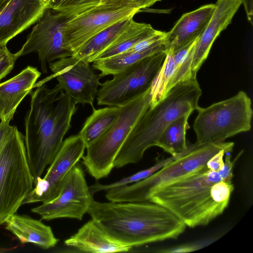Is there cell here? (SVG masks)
Segmentation results:
<instances>
[{"mask_svg":"<svg viewBox=\"0 0 253 253\" xmlns=\"http://www.w3.org/2000/svg\"><path fill=\"white\" fill-rule=\"evenodd\" d=\"M242 152L231 159L226 153L224 166L216 172L206 165L200 170L154 191L149 200L163 206L186 226L208 224L222 213L234 190L233 169Z\"/></svg>","mask_w":253,"mask_h":253,"instance_id":"obj_1","label":"cell"},{"mask_svg":"<svg viewBox=\"0 0 253 253\" xmlns=\"http://www.w3.org/2000/svg\"><path fill=\"white\" fill-rule=\"evenodd\" d=\"M31 91L25 117L24 136L28 164L34 177H41L60 149L71 127L76 104L58 84L50 89L41 84Z\"/></svg>","mask_w":253,"mask_h":253,"instance_id":"obj_2","label":"cell"},{"mask_svg":"<svg viewBox=\"0 0 253 253\" xmlns=\"http://www.w3.org/2000/svg\"><path fill=\"white\" fill-rule=\"evenodd\" d=\"M87 213L113 238L130 247L176 239L186 225L156 203L93 201Z\"/></svg>","mask_w":253,"mask_h":253,"instance_id":"obj_3","label":"cell"},{"mask_svg":"<svg viewBox=\"0 0 253 253\" xmlns=\"http://www.w3.org/2000/svg\"><path fill=\"white\" fill-rule=\"evenodd\" d=\"M202 94L196 79L181 82L173 87L166 97L150 106L135 124L114 161V168L135 164L145 151L157 146L163 131L178 118L196 110Z\"/></svg>","mask_w":253,"mask_h":253,"instance_id":"obj_4","label":"cell"},{"mask_svg":"<svg viewBox=\"0 0 253 253\" xmlns=\"http://www.w3.org/2000/svg\"><path fill=\"white\" fill-rule=\"evenodd\" d=\"M234 145L233 142L224 141L189 145L182 155L151 176L134 183L110 189L106 191L105 197L114 202L147 201L158 188L200 170L221 150L231 153Z\"/></svg>","mask_w":253,"mask_h":253,"instance_id":"obj_5","label":"cell"},{"mask_svg":"<svg viewBox=\"0 0 253 253\" xmlns=\"http://www.w3.org/2000/svg\"><path fill=\"white\" fill-rule=\"evenodd\" d=\"M34 186L24 136L13 126L0 150V224L16 213Z\"/></svg>","mask_w":253,"mask_h":253,"instance_id":"obj_6","label":"cell"},{"mask_svg":"<svg viewBox=\"0 0 253 253\" xmlns=\"http://www.w3.org/2000/svg\"><path fill=\"white\" fill-rule=\"evenodd\" d=\"M151 87L129 102L119 107L115 122L101 137L86 147L83 164L95 179L107 177L115 160L132 128L150 106Z\"/></svg>","mask_w":253,"mask_h":253,"instance_id":"obj_7","label":"cell"},{"mask_svg":"<svg viewBox=\"0 0 253 253\" xmlns=\"http://www.w3.org/2000/svg\"><path fill=\"white\" fill-rule=\"evenodd\" d=\"M196 110L193 128L199 144L223 142L251 129V100L243 91L206 108L198 106Z\"/></svg>","mask_w":253,"mask_h":253,"instance_id":"obj_8","label":"cell"},{"mask_svg":"<svg viewBox=\"0 0 253 253\" xmlns=\"http://www.w3.org/2000/svg\"><path fill=\"white\" fill-rule=\"evenodd\" d=\"M166 56L163 51L144 58L101 84L98 105L120 107L140 95L151 86Z\"/></svg>","mask_w":253,"mask_h":253,"instance_id":"obj_9","label":"cell"},{"mask_svg":"<svg viewBox=\"0 0 253 253\" xmlns=\"http://www.w3.org/2000/svg\"><path fill=\"white\" fill-rule=\"evenodd\" d=\"M70 17L63 12L46 8L22 48L15 53L17 57L37 53L41 70L46 74L47 63L74 55L64 37V27Z\"/></svg>","mask_w":253,"mask_h":253,"instance_id":"obj_10","label":"cell"},{"mask_svg":"<svg viewBox=\"0 0 253 253\" xmlns=\"http://www.w3.org/2000/svg\"><path fill=\"white\" fill-rule=\"evenodd\" d=\"M92 196L83 169L77 164L65 177L57 197L31 211L44 220L68 218L81 220L94 201Z\"/></svg>","mask_w":253,"mask_h":253,"instance_id":"obj_11","label":"cell"},{"mask_svg":"<svg viewBox=\"0 0 253 253\" xmlns=\"http://www.w3.org/2000/svg\"><path fill=\"white\" fill-rule=\"evenodd\" d=\"M85 148V144L79 134L64 140L45 175L43 178H36L33 190L26 196L23 205L37 202L45 203L56 198L65 177L82 158Z\"/></svg>","mask_w":253,"mask_h":253,"instance_id":"obj_12","label":"cell"},{"mask_svg":"<svg viewBox=\"0 0 253 253\" xmlns=\"http://www.w3.org/2000/svg\"><path fill=\"white\" fill-rule=\"evenodd\" d=\"M139 12L137 9L128 7L88 9L68 20L64 29L65 42L74 55L99 33L117 22L133 17Z\"/></svg>","mask_w":253,"mask_h":253,"instance_id":"obj_13","label":"cell"},{"mask_svg":"<svg viewBox=\"0 0 253 253\" xmlns=\"http://www.w3.org/2000/svg\"><path fill=\"white\" fill-rule=\"evenodd\" d=\"M49 67L58 84L73 100L93 107L101 78L95 74L89 64L73 55L50 62Z\"/></svg>","mask_w":253,"mask_h":253,"instance_id":"obj_14","label":"cell"},{"mask_svg":"<svg viewBox=\"0 0 253 253\" xmlns=\"http://www.w3.org/2000/svg\"><path fill=\"white\" fill-rule=\"evenodd\" d=\"M44 0H0V48L42 16Z\"/></svg>","mask_w":253,"mask_h":253,"instance_id":"obj_15","label":"cell"},{"mask_svg":"<svg viewBox=\"0 0 253 253\" xmlns=\"http://www.w3.org/2000/svg\"><path fill=\"white\" fill-rule=\"evenodd\" d=\"M242 4V0H217L212 16L195 46L191 66L193 79L196 78L197 73L207 59L215 40L231 23Z\"/></svg>","mask_w":253,"mask_h":253,"instance_id":"obj_16","label":"cell"},{"mask_svg":"<svg viewBox=\"0 0 253 253\" xmlns=\"http://www.w3.org/2000/svg\"><path fill=\"white\" fill-rule=\"evenodd\" d=\"M214 10L215 4L211 3L183 14L172 28L166 33V51L171 50L174 53L199 38L209 24Z\"/></svg>","mask_w":253,"mask_h":253,"instance_id":"obj_17","label":"cell"},{"mask_svg":"<svg viewBox=\"0 0 253 253\" xmlns=\"http://www.w3.org/2000/svg\"><path fill=\"white\" fill-rule=\"evenodd\" d=\"M64 243L81 252L91 253L126 252L132 248L113 238L92 219L66 239Z\"/></svg>","mask_w":253,"mask_h":253,"instance_id":"obj_18","label":"cell"},{"mask_svg":"<svg viewBox=\"0 0 253 253\" xmlns=\"http://www.w3.org/2000/svg\"><path fill=\"white\" fill-rule=\"evenodd\" d=\"M41 73L36 68L28 66L17 75L0 83V120L10 121L25 97L34 88Z\"/></svg>","mask_w":253,"mask_h":253,"instance_id":"obj_19","label":"cell"},{"mask_svg":"<svg viewBox=\"0 0 253 253\" xmlns=\"http://www.w3.org/2000/svg\"><path fill=\"white\" fill-rule=\"evenodd\" d=\"M4 223L5 229L21 244L31 243L47 250L54 247L59 241L49 226L29 216L15 213L9 216Z\"/></svg>","mask_w":253,"mask_h":253,"instance_id":"obj_20","label":"cell"},{"mask_svg":"<svg viewBox=\"0 0 253 253\" xmlns=\"http://www.w3.org/2000/svg\"><path fill=\"white\" fill-rule=\"evenodd\" d=\"M158 32L150 24L137 22L132 18L113 43L95 60L107 58L127 51L138 42Z\"/></svg>","mask_w":253,"mask_h":253,"instance_id":"obj_21","label":"cell"},{"mask_svg":"<svg viewBox=\"0 0 253 253\" xmlns=\"http://www.w3.org/2000/svg\"><path fill=\"white\" fill-rule=\"evenodd\" d=\"M166 51L165 42L141 51H127L116 55L93 62L92 66L100 71L101 78L114 75L144 58Z\"/></svg>","mask_w":253,"mask_h":253,"instance_id":"obj_22","label":"cell"},{"mask_svg":"<svg viewBox=\"0 0 253 253\" xmlns=\"http://www.w3.org/2000/svg\"><path fill=\"white\" fill-rule=\"evenodd\" d=\"M92 107V113L86 119L79 133L86 147L109 130L117 118L119 112L118 106H108L98 109Z\"/></svg>","mask_w":253,"mask_h":253,"instance_id":"obj_23","label":"cell"},{"mask_svg":"<svg viewBox=\"0 0 253 253\" xmlns=\"http://www.w3.org/2000/svg\"><path fill=\"white\" fill-rule=\"evenodd\" d=\"M132 18L117 22L99 33L73 56L86 63L93 62L113 43Z\"/></svg>","mask_w":253,"mask_h":253,"instance_id":"obj_24","label":"cell"},{"mask_svg":"<svg viewBox=\"0 0 253 253\" xmlns=\"http://www.w3.org/2000/svg\"><path fill=\"white\" fill-rule=\"evenodd\" d=\"M190 115H183L169 125L162 133L157 146L169 153L171 156L183 154L188 149L186 139Z\"/></svg>","mask_w":253,"mask_h":253,"instance_id":"obj_25","label":"cell"},{"mask_svg":"<svg viewBox=\"0 0 253 253\" xmlns=\"http://www.w3.org/2000/svg\"><path fill=\"white\" fill-rule=\"evenodd\" d=\"M166 52L163 63L151 85V107L155 106L166 97L168 86L177 70L172 52L167 50Z\"/></svg>","mask_w":253,"mask_h":253,"instance_id":"obj_26","label":"cell"},{"mask_svg":"<svg viewBox=\"0 0 253 253\" xmlns=\"http://www.w3.org/2000/svg\"><path fill=\"white\" fill-rule=\"evenodd\" d=\"M182 155V154L176 156H171L170 157L168 158L162 159L158 161L154 165L147 169L139 171L129 176L122 178L117 181L110 184H102L99 182H96L89 187L90 191L93 195L96 193L100 191H106L110 189L115 188L137 182L151 176L166 165L178 158Z\"/></svg>","mask_w":253,"mask_h":253,"instance_id":"obj_27","label":"cell"},{"mask_svg":"<svg viewBox=\"0 0 253 253\" xmlns=\"http://www.w3.org/2000/svg\"><path fill=\"white\" fill-rule=\"evenodd\" d=\"M100 0H48L46 8H51L72 17L96 6Z\"/></svg>","mask_w":253,"mask_h":253,"instance_id":"obj_28","label":"cell"},{"mask_svg":"<svg viewBox=\"0 0 253 253\" xmlns=\"http://www.w3.org/2000/svg\"><path fill=\"white\" fill-rule=\"evenodd\" d=\"M162 0H100L95 7L100 8H118L131 7L137 9L141 11L153 5L154 3Z\"/></svg>","mask_w":253,"mask_h":253,"instance_id":"obj_29","label":"cell"},{"mask_svg":"<svg viewBox=\"0 0 253 253\" xmlns=\"http://www.w3.org/2000/svg\"><path fill=\"white\" fill-rule=\"evenodd\" d=\"M18 58L16 53H11L6 46L0 48V81L12 70Z\"/></svg>","mask_w":253,"mask_h":253,"instance_id":"obj_30","label":"cell"},{"mask_svg":"<svg viewBox=\"0 0 253 253\" xmlns=\"http://www.w3.org/2000/svg\"><path fill=\"white\" fill-rule=\"evenodd\" d=\"M213 240H206L205 241L198 242L196 243H191L185 245L180 246L173 248L165 249L162 250L160 252L162 253H188L193 252L202 248H204L206 245H209Z\"/></svg>","mask_w":253,"mask_h":253,"instance_id":"obj_31","label":"cell"},{"mask_svg":"<svg viewBox=\"0 0 253 253\" xmlns=\"http://www.w3.org/2000/svg\"><path fill=\"white\" fill-rule=\"evenodd\" d=\"M228 153L224 150L219 151L208 161L206 166L211 170L216 172L220 171L224 166L223 157L225 154Z\"/></svg>","mask_w":253,"mask_h":253,"instance_id":"obj_32","label":"cell"},{"mask_svg":"<svg viewBox=\"0 0 253 253\" xmlns=\"http://www.w3.org/2000/svg\"><path fill=\"white\" fill-rule=\"evenodd\" d=\"M9 121H1L0 123V150L12 126L9 125Z\"/></svg>","mask_w":253,"mask_h":253,"instance_id":"obj_33","label":"cell"},{"mask_svg":"<svg viewBox=\"0 0 253 253\" xmlns=\"http://www.w3.org/2000/svg\"><path fill=\"white\" fill-rule=\"evenodd\" d=\"M248 21L253 25V0H242Z\"/></svg>","mask_w":253,"mask_h":253,"instance_id":"obj_34","label":"cell"},{"mask_svg":"<svg viewBox=\"0 0 253 253\" xmlns=\"http://www.w3.org/2000/svg\"><path fill=\"white\" fill-rule=\"evenodd\" d=\"M44 1H47V0H45Z\"/></svg>","mask_w":253,"mask_h":253,"instance_id":"obj_35","label":"cell"}]
</instances>
